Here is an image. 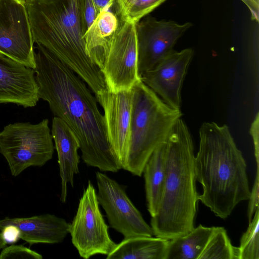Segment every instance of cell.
Returning a JSON list of instances; mask_svg holds the SVG:
<instances>
[{
	"instance_id": "obj_4",
	"label": "cell",
	"mask_w": 259,
	"mask_h": 259,
	"mask_svg": "<svg viewBox=\"0 0 259 259\" xmlns=\"http://www.w3.org/2000/svg\"><path fill=\"white\" fill-rule=\"evenodd\" d=\"M165 141L164 182L150 226L155 237L170 240L194 228L199 195L196 187L193 141L182 117L176 121Z\"/></svg>"
},
{
	"instance_id": "obj_8",
	"label": "cell",
	"mask_w": 259,
	"mask_h": 259,
	"mask_svg": "<svg viewBox=\"0 0 259 259\" xmlns=\"http://www.w3.org/2000/svg\"><path fill=\"white\" fill-rule=\"evenodd\" d=\"M101 70L106 88L112 92L132 90L141 80L136 23L120 19Z\"/></svg>"
},
{
	"instance_id": "obj_31",
	"label": "cell",
	"mask_w": 259,
	"mask_h": 259,
	"mask_svg": "<svg viewBox=\"0 0 259 259\" xmlns=\"http://www.w3.org/2000/svg\"><path fill=\"white\" fill-rule=\"evenodd\" d=\"M99 14L104 9H112L114 11V0H94Z\"/></svg>"
},
{
	"instance_id": "obj_10",
	"label": "cell",
	"mask_w": 259,
	"mask_h": 259,
	"mask_svg": "<svg viewBox=\"0 0 259 259\" xmlns=\"http://www.w3.org/2000/svg\"><path fill=\"white\" fill-rule=\"evenodd\" d=\"M34 43L25 0H0V53L34 69Z\"/></svg>"
},
{
	"instance_id": "obj_13",
	"label": "cell",
	"mask_w": 259,
	"mask_h": 259,
	"mask_svg": "<svg viewBox=\"0 0 259 259\" xmlns=\"http://www.w3.org/2000/svg\"><path fill=\"white\" fill-rule=\"evenodd\" d=\"M133 89L112 92L106 88L96 95L104 110L108 142L121 167L130 141Z\"/></svg>"
},
{
	"instance_id": "obj_14",
	"label": "cell",
	"mask_w": 259,
	"mask_h": 259,
	"mask_svg": "<svg viewBox=\"0 0 259 259\" xmlns=\"http://www.w3.org/2000/svg\"><path fill=\"white\" fill-rule=\"evenodd\" d=\"M39 99L33 69L0 53V103L32 107Z\"/></svg>"
},
{
	"instance_id": "obj_26",
	"label": "cell",
	"mask_w": 259,
	"mask_h": 259,
	"mask_svg": "<svg viewBox=\"0 0 259 259\" xmlns=\"http://www.w3.org/2000/svg\"><path fill=\"white\" fill-rule=\"evenodd\" d=\"M259 171L256 170L254 183L250 191L248 199L249 203L247 208V217L249 223L251 221L255 211L259 209Z\"/></svg>"
},
{
	"instance_id": "obj_21",
	"label": "cell",
	"mask_w": 259,
	"mask_h": 259,
	"mask_svg": "<svg viewBox=\"0 0 259 259\" xmlns=\"http://www.w3.org/2000/svg\"><path fill=\"white\" fill-rule=\"evenodd\" d=\"M199 259H238V249L232 244L225 228L216 227Z\"/></svg>"
},
{
	"instance_id": "obj_32",
	"label": "cell",
	"mask_w": 259,
	"mask_h": 259,
	"mask_svg": "<svg viewBox=\"0 0 259 259\" xmlns=\"http://www.w3.org/2000/svg\"><path fill=\"white\" fill-rule=\"evenodd\" d=\"M6 243L4 240L1 232H0V250L6 246Z\"/></svg>"
},
{
	"instance_id": "obj_16",
	"label": "cell",
	"mask_w": 259,
	"mask_h": 259,
	"mask_svg": "<svg viewBox=\"0 0 259 259\" xmlns=\"http://www.w3.org/2000/svg\"><path fill=\"white\" fill-rule=\"evenodd\" d=\"M51 134L58 155L61 179L60 200L65 203L67 184L73 187L74 175L79 172L80 148L79 140L69 126L61 118L55 116L52 120Z\"/></svg>"
},
{
	"instance_id": "obj_22",
	"label": "cell",
	"mask_w": 259,
	"mask_h": 259,
	"mask_svg": "<svg viewBox=\"0 0 259 259\" xmlns=\"http://www.w3.org/2000/svg\"><path fill=\"white\" fill-rule=\"evenodd\" d=\"M243 234L238 249V259H259V209Z\"/></svg>"
},
{
	"instance_id": "obj_29",
	"label": "cell",
	"mask_w": 259,
	"mask_h": 259,
	"mask_svg": "<svg viewBox=\"0 0 259 259\" xmlns=\"http://www.w3.org/2000/svg\"><path fill=\"white\" fill-rule=\"evenodd\" d=\"M248 8L252 20L258 22L259 20V0H241Z\"/></svg>"
},
{
	"instance_id": "obj_27",
	"label": "cell",
	"mask_w": 259,
	"mask_h": 259,
	"mask_svg": "<svg viewBox=\"0 0 259 259\" xmlns=\"http://www.w3.org/2000/svg\"><path fill=\"white\" fill-rule=\"evenodd\" d=\"M1 232L6 244H14L21 239L20 231L19 228L14 225L6 226L1 231Z\"/></svg>"
},
{
	"instance_id": "obj_28",
	"label": "cell",
	"mask_w": 259,
	"mask_h": 259,
	"mask_svg": "<svg viewBox=\"0 0 259 259\" xmlns=\"http://www.w3.org/2000/svg\"><path fill=\"white\" fill-rule=\"evenodd\" d=\"M258 116V113H257L255 119L251 124L249 131L252 136L254 144V155L256 163V170H259Z\"/></svg>"
},
{
	"instance_id": "obj_30",
	"label": "cell",
	"mask_w": 259,
	"mask_h": 259,
	"mask_svg": "<svg viewBox=\"0 0 259 259\" xmlns=\"http://www.w3.org/2000/svg\"><path fill=\"white\" fill-rule=\"evenodd\" d=\"M133 0H114V11L119 18L124 14Z\"/></svg>"
},
{
	"instance_id": "obj_12",
	"label": "cell",
	"mask_w": 259,
	"mask_h": 259,
	"mask_svg": "<svg viewBox=\"0 0 259 259\" xmlns=\"http://www.w3.org/2000/svg\"><path fill=\"white\" fill-rule=\"evenodd\" d=\"M193 55L192 48L174 50L153 69L144 72L141 80L169 106L181 110L182 88Z\"/></svg>"
},
{
	"instance_id": "obj_3",
	"label": "cell",
	"mask_w": 259,
	"mask_h": 259,
	"mask_svg": "<svg viewBox=\"0 0 259 259\" xmlns=\"http://www.w3.org/2000/svg\"><path fill=\"white\" fill-rule=\"evenodd\" d=\"M34 43L67 65L96 95L106 88L100 68L88 55L80 0H25Z\"/></svg>"
},
{
	"instance_id": "obj_25",
	"label": "cell",
	"mask_w": 259,
	"mask_h": 259,
	"mask_svg": "<svg viewBox=\"0 0 259 259\" xmlns=\"http://www.w3.org/2000/svg\"><path fill=\"white\" fill-rule=\"evenodd\" d=\"M82 24L84 34L99 15L94 0H80Z\"/></svg>"
},
{
	"instance_id": "obj_6",
	"label": "cell",
	"mask_w": 259,
	"mask_h": 259,
	"mask_svg": "<svg viewBox=\"0 0 259 259\" xmlns=\"http://www.w3.org/2000/svg\"><path fill=\"white\" fill-rule=\"evenodd\" d=\"M54 148L48 119L36 124H9L0 132V153L14 177L29 167L44 165L53 158Z\"/></svg>"
},
{
	"instance_id": "obj_15",
	"label": "cell",
	"mask_w": 259,
	"mask_h": 259,
	"mask_svg": "<svg viewBox=\"0 0 259 259\" xmlns=\"http://www.w3.org/2000/svg\"><path fill=\"white\" fill-rule=\"evenodd\" d=\"M9 225L17 226L20 231V238L30 246L61 243L69 234V224L63 218L52 214L28 218L6 217L0 220V231Z\"/></svg>"
},
{
	"instance_id": "obj_9",
	"label": "cell",
	"mask_w": 259,
	"mask_h": 259,
	"mask_svg": "<svg viewBox=\"0 0 259 259\" xmlns=\"http://www.w3.org/2000/svg\"><path fill=\"white\" fill-rule=\"evenodd\" d=\"M96 178L97 199L105 211L110 226L124 238L152 236V228L130 199L124 187L100 171L96 172Z\"/></svg>"
},
{
	"instance_id": "obj_23",
	"label": "cell",
	"mask_w": 259,
	"mask_h": 259,
	"mask_svg": "<svg viewBox=\"0 0 259 259\" xmlns=\"http://www.w3.org/2000/svg\"><path fill=\"white\" fill-rule=\"evenodd\" d=\"M166 0H133L120 19L137 23Z\"/></svg>"
},
{
	"instance_id": "obj_24",
	"label": "cell",
	"mask_w": 259,
	"mask_h": 259,
	"mask_svg": "<svg viewBox=\"0 0 259 259\" xmlns=\"http://www.w3.org/2000/svg\"><path fill=\"white\" fill-rule=\"evenodd\" d=\"M7 258L42 259V256L23 245L12 244L5 246L0 252V259Z\"/></svg>"
},
{
	"instance_id": "obj_18",
	"label": "cell",
	"mask_w": 259,
	"mask_h": 259,
	"mask_svg": "<svg viewBox=\"0 0 259 259\" xmlns=\"http://www.w3.org/2000/svg\"><path fill=\"white\" fill-rule=\"evenodd\" d=\"M169 240L152 236L124 238L106 259H165Z\"/></svg>"
},
{
	"instance_id": "obj_2",
	"label": "cell",
	"mask_w": 259,
	"mask_h": 259,
	"mask_svg": "<svg viewBox=\"0 0 259 259\" xmlns=\"http://www.w3.org/2000/svg\"><path fill=\"white\" fill-rule=\"evenodd\" d=\"M199 135L194 166L203 192L198 200L225 219L238 203L249 198L247 165L227 125L205 122Z\"/></svg>"
},
{
	"instance_id": "obj_1",
	"label": "cell",
	"mask_w": 259,
	"mask_h": 259,
	"mask_svg": "<svg viewBox=\"0 0 259 259\" xmlns=\"http://www.w3.org/2000/svg\"><path fill=\"white\" fill-rule=\"evenodd\" d=\"M36 48L33 70L39 98L47 101L55 116L75 133L87 165L101 171L117 172L121 167L108 142L96 97L67 65L43 47Z\"/></svg>"
},
{
	"instance_id": "obj_17",
	"label": "cell",
	"mask_w": 259,
	"mask_h": 259,
	"mask_svg": "<svg viewBox=\"0 0 259 259\" xmlns=\"http://www.w3.org/2000/svg\"><path fill=\"white\" fill-rule=\"evenodd\" d=\"M111 9L102 10L83 36L87 53L100 69L119 24V18Z\"/></svg>"
},
{
	"instance_id": "obj_5",
	"label": "cell",
	"mask_w": 259,
	"mask_h": 259,
	"mask_svg": "<svg viewBox=\"0 0 259 259\" xmlns=\"http://www.w3.org/2000/svg\"><path fill=\"white\" fill-rule=\"evenodd\" d=\"M131 134L121 168L141 177L149 158L182 117L141 80L133 88Z\"/></svg>"
},
{
	"instance_id": "obj_19",
	"label": "cell",
	"mask_w": 259,
	"mask_h": 259,
	"mask_svg": "<svg viewBox=\"0 0 259 259\" xmlns=\"http://www.w3.org/2000/svg\"><path fill=\"white\" fill-rule=\"evenodd\" d=\"M166 154L165 139L152 153L143 171L147 209L151 217L157 212L162 192L165 175Z\"/></svg>"
},
{
	"instance_id": "obj_20",
	"label": "cell",
	"mask_w": 259,
	"mask_h": 259,
	"mask_svg": "<svg viewBox=\"0 0 259 259\" xmlns=\"http://www.w3.org/2000/svg\"><path fill=\"white\" fill-rule=\"evenodd\" d=\"M215 229L200 224L186 234L169 240L165 259H199Z\"/></svg>"
},
{
	"instance_id": "obj_11",
	"label": "cell",
	"mask_w": 259,
	"mask_h": 259,
	"mask_svg": "<svg viewBox=\"0 0 259 259\" xmlns=\"http://www.w3.org/2000/svg\"><path fill=\"white\" fill-rule=\"evenodd\" d=\"M192 26L190 22L179 24L174 21L157 20L150 16L137 23L140 77L170 54L178 39Z\"/></svg>"
},
{
	"instance_id": "obj_7",
	"label": "cell",
	"mask_w": 259,
	"mask_h": 259,
	"mask_svg": "<svg viewBox=\"0 0 259 259\" xmlns=\"http://www.w3.org/2000/svg\"><path fill=\"white\" fill-rule=\"evenodd\" d=\"M69 233L71 241L82 258L98 254L107 255L116 244L112 240L99 208L96 191L89 180L81 197Z\"/></svg>"
}]
</instances>
